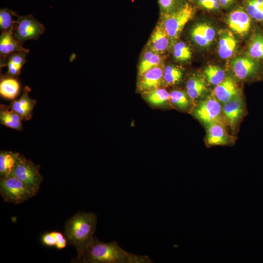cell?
<instances>
[{
	"mask_svg": "<svg viewBox=\"0 0 263 263\" xmlns=\"http://www.w3.org/2000/svg\"><path fill=\"white\" fill-rule=\"evenodd\" d=\"M161 64V58L159 54L151 49L146 51L143 54L139 63L138 75L139 76L146 71Z\"/></svg>",
	"mask_w": 263,
	"mask_h": 263,
	"instance_id": "26",
	"label": "cell"
},
{
	"mask_svg": "<svg viewBox=\"0 0 263 263\" xmlns=\"http://www.w3.org/2000/svg\"><path fill=\"white\" fill-rule=\"evenodd\" d=\"M193 113L205 127L215 123L227 125L223 113L222 104L212 94L199 101Z\"/></svg>",
	"mask_w": 263,
	"mask_h": 263,
	"instance_id": "5",
	"label": "cell"
},
{
	"mask_svg": "<svg viewBox=\"0 0 263 263\" xmlns=\"http://www.w3.org/2000/svg\"><path fill=\"white\" fill-rule=\"evenodd\" d=\"M170 99V94L165 89L157 88L150 91L147 100L154 105H161Z\"/></svg>",
	"mask_w": 263,
	"mask_h": 263,
	"instance_id": "29",
	"label": "cell"
},
{
	"mask_svg": "<svg viewBox=\"0 0 263 263\" xmlns=\"http://www.w3.org/2000/svg\"><path fill=\"white\" fill-rule=\"evenodd\" d=\"M22 118L9 106L1 104L0 106V124L10 128L20 131L22 130Z\"/></svg>",
	"mask_w": 263,
	"mask_h": 263,
	"instance_id": "23",
	"label": "cell"
},
{
	"mask_svg": "<svg viewBox=\"0 0 263 263\" xmlns=\"http://www.w3.org/2000/svg\"><path fill=\"white\" fill-rule=\"evenodd\" d=\"M173 54L174 58L179 61L190 60L192 52L189 47L183 41H177L173 46Z\"/></svg>",
	"mask_w": 263,
	"mask_h": 263,
	"instance_id": "31",
	"label": "cell"
},
{
	"mask_svg": "<svg viewBox=\"0 0 263 263\" xmlns=\"http://www.w3.org/2000/svg\"><path fill=\"white\" fill-rule=\"evenodd\" d=\"M10 176H14L38 189H39L43 181V177L39 171V167L23 155H21Z\"/></svg>",
	"mask_w": 263,
	"mask_h": 263,
	"instance_id": "9",
	"label": "cell"
},
{
	"mask_svg": "<svg viewBox=\"0 0 263 263\" xmlns=\"http://www.w3.org/2000/svg\"><path fill=\"white\" fill-rule=\"evenodd\" d=\"M222 8L228 9L234 5L237 0H218Z\"/></svg>",
	"mask_w": 263,
	"mask_h": 263,
	"instance_id": "38",
	"label": "cell"
},
{
	"mask_svg": "<svg viewBox=\"0 0 263 263\" xmlns=\"http://www.w3.org/2000/svg\"><path fill=\"white\" fill-rule=\"evenodd\" d=\"M162 14H169L183 6L185 0H158Z\"/></svg>",
	"mask_w": 263,
	"mask_h": 263,
	"instance_id": "33",
	"label": "cell"
},
{
	"mask_svg": "<svg viewBox=\"0 0 263 263\" xmlns=\"http://www.w3.org/2000/svg\"><path fill=\"white\" fill-rule=\"evenodd\" d=\"M38 190L14 176L0 179V193L5 202L22 203L35 196Z\"/></svg>",
	"mask_w": 263,
	"mask_h": 263,
	"instance_id": "3",
	"label": "cell"
},
{
	"mask_svg": "<svg viewBox=\"0 0 263 263\" xmlns=\"http://www.w3.org/2000/svg\"><path fill=\"white\" fill-rule=\"evenodd\" d=\"M15 23L10 30L1 33L0 36V60L6 58L9 55L17 52L24 51L29 53L30 50L22 47V44L15 40L13 33L15 29Z\"/></svg>",
	"mask_w": 263,
	"mask_h": 263,
	"instance_id": "16",
	"label": "cell"
},
{
	"mask_svg": "<svg viewBox=\"0 0 263 263\" xmlns=\"http://www.w3.org/2000/svg\"><path fill=\"white\" fill-rule=\"evenodd\" d=\"M153 263L151 259L146 255H140L131 253L129 263Z\"/></svg>",
	"mask_w": 263,
	"mask_h": 263,
	"instance_id": "36",
	"label": "cell"
},
{
	"mask_svg": "<svg viewBox=\"0 0 263 263\" xmlns=\"http://www.w3.org/2000/svg\"><path fill=\"white\" fill-rule=\"evenodd\" d=\"M183 77V72L178 67L167 65L164 68L163 81L168 85H174L181 81Z\"/></svg>",
	"mask_w": 263,
	"mask_h": 263,
	"instance_id": "28",
	"label": "cell"
},
{
	"mask_svg": "<svg viewBox=\"0 0 263 263\" xmlns=\"http://www.w3.org/2000/svg\"><path fill=\"white\" fill-rule=\"evenodd\" d=\"M245 110L244 101L241 93L222 104V111L225 120L233 133L244 116Z\"/></svg>",
	"mask_w": 263,
	"mask_h": 263,
	"instance_id": "10",
	"label": "cell"
},
{
	"mask_svg": "<svg viewBox=\"0 0 263 263\" xmlns=\"http://www.w3.org/2000/svg\"><path fill=\"white\" fill-rule=\"evenodd\" d=\"M30 91L29 87L25 86L21 97L17 100H13L9 106L22 118L23 120L27 121L31 119L37 103L35 99L29 96V93Z\"/></svg>",
	"mask_w": 263,
	"mask_h": 263,
	"instance_id": "14",
	"label": "cell"
},
{
	"mask_svg": "<svg viewBox=\"0 0 263 263\" xmlns=\"http://www.w3.org/2000/svg\"><path fill=\"white\" fill-rule=\"evenodd\" d=\"M226 23L231 31L242 37H245L253 32L254 22L243 6L233 9L226 17Z\"/></svg>",
	"mask_w": 263,
	"mask_h": 263,
	"instance_id": "8",
	"label": "cell"
},
{
	"mask_svg": "<svg viewBox=\"0 0 263 263\" xmlns=\"http://www.w3.org/2000/svg\"><path fill=\"white\" fill-rule=\"evenodd\" d=\"M230 66L235 78L240 80H255L263 76V61L247 54L232 59Z\"/></svg>",
	"mask_w": 263,
	"mask_h": 263,
	"instance_id": "6",
	"label": "cell"
},
{
	"mask_svg": "<svg viewBox=\"0 0 263 263\" xmlns=\"http://www.w3.org/2000/svg\"><path fill=\"white\" fill-rule=\"evenodd\" d=\"M27 52L19 51L9 55L6 58L0 60V67L7 66L8 70L5 75L12 77L18 76L20 70L26 62Z\"/></svg>",
	"mask_w": 263,
	"mask_h": 263,
	"instance_id": "19",
	"label": "cell"
},
{
	"mask_svg": "<svg viewBox=\"0 0 263 263\" xmlns=\"http://www.w3.org/2000/svg\"><path fill=\"white\" fill-rule=\"evenodd\" d=\"M131 254V253L122 249L116 241L104 243L94 237L78 262L129 263Z\"/></svg>",
	"mask_w": 263,
	"mask_h": 263,
	"instance_id": "2",
	"label": "cell"
},
{
	"mask_svg": "<svg viewBox=\"0 0 263 263\" xmlns=\"http://www.w3.org/2000/svg\"><path fill=\"white\" fill-rule=\"evenodd\" d=\"M194 14L193 7L187 2L171 13L162 14L161 22L169 37V49H172L177 42L184 26L192 18Z\"/></svg>",
	"mask_w": 263,
	"mask_h": 263,
	"instance_id": "4",
	"label": "cell"
},
{
	"mask_svg": "<svg viewBox=\"0 0 263 263\" xmlns=\"http://www.w3.org/2000/svg\"><path fill=\"white\" fill-rule=\"evenodd\" d=\"M195 4L202 9L211 12H218L222 8L218 0H193Z\"/></svg>",
	"mask_w": 263,
	"mask_h": 263,
	"instance_id": "34",
	"label": "cell"
},
{
	"mask_svg": "<svg viewBox=\"0 0 263 263\" xmlns=\"http://www.w3.org/2000/svg\"><path fill=\"white\" fill-rule=\"evenodd\" d=\"M19 91V83L15 77L5 75L1 77L0 94L2 97L13 100L18 95Z\"/></svg>",
	"mask_w": 263,
	"mask_h": 263,
	"instance_id": "24",
	"label": "cell"
},
{
	"mask_svg": "<svg viewBox=\"0 0 263 263\" xmlns=\"http://www.w3.org/2000/svg\"><path fill=\"white\" fill-rule=\"evenodd\" d=\"M21 154L11 151H1L0 153V176L6 177L11 175L19 162Z\"/></svg>",
	"mask_w": 263,
	"mask_h": 263,
	"instance_id": "22",
	"label": "cell"
},
{
	"mask_svg": "<svg viewBox=\"0 0 263 263\" xmlns=\"http://www.w3.org/2000/svg\"><path fill=\"white\" fill-rule=\"evenodd\" d=\"M54 235L56 240V248L57 249L64 248L67 244V240L64 235L61 232L54 231Z\"/></svg>",
	"mask_w": 263,
	"mask_h": 263,
	"instance_id": "37",
	"label": "cell"
},
{
	"mask_svg": "<svg viewBox=\"0 0 263 263\" xmlns=\"http://www.w3.org/2000/svg\"><path fill=\"white\" fill-rule=\"evenodd\" d=\"M225 126L218 123H212L207 126V143L209 146H224L233 143L235 138L228 133Z\"/></svg>",
	"mask_w": 263,
	"mask_h": 263,
	"instance_id": "12",
	"label": "cell"
},
{
	"mask_svg": "<svg viewBox=\"0 0 263 263\" xmlns=\"http://www.w3.org/2000/svg\"><path fill=\"white\" fill-rule=\"evenodd\" d=\"M13 33L14 39L21 44L29 39L37 40L45 31L44 26L31 14L22 16L17 14Z\"/></svg>",
	"mask_w": 263,
	"mask_h": 263,
	"instance_id": "7",
	"label": "cell"
},
{
	"mask_svg": "<svg viewBox=\"0 0 263 263\" xmlns=\"http://www.w3.org/2000/svg\"><path fill=\"white\" fill-rule=\"evenodd\" d=\"M246 54L263 61V31L257 27L252 33L247 45Z\"/></svg>",
	"mask_w": 263,
	"mask_h": 263,
	"instance_id": "21",
	"label": "cell"
},
{
	"mask_svg": "<svg viewBox=\"0 0 263 263\" xmlns=\"http://www.w3.org/2000/svg\"><path fill=\"white\" fill-rule=\"evenodd\" d=\"M96 224V214L84 211L76 213L65 223L64 235L69 244L76 249L78 262L94 239Z\"/></svg>",
	"mask_w": 263,
	"mask_h": 263,
	"instance_id": "1",
	"label": "cell"
},
{
	"mask_svg": "<svg viewBox=\"0 0 263 263\" xmlns=\"http://www.w3.org/2000/svg\"><path fill=\"white\" fill-rule=\"evenodd\" d=\"M164 68L162 64L146 71L140 76L138 89L141 92H150L158 88L164 84Z\"/></svg>",
	"mask_w": 263,
	"mask_h": 263,
	"instance_id": "11",
	"label": "cell"
},
{
	"mask_svg": "<svg viewBox=\"0 0 263 263\" xmlns=\"http://www.w3.org/2000/svg\"><path fill=\"white\" fill-rule=\"evenodd\" d=\"M41 242L43 244L49 247L55 246L56 245V240L54 231L47 232L42 235Z\"/></svg>",
	"mask_w": 263,
	"mask_h": 263,
	"instance_id": "35",
	"label": "cell"
},
{
	"mask_svg": "<svg viewBox=\"0 0 263 263\" xmlns=\"http://www.w3.org/2000/svg\"><path fill=\"white\" fill-rule=\"evenodd\" d=\"M237 43L232 32L227 29L220 31L218 45L220 57L223 59L231 57L237 49Z\"/></svg>",
	"mask_w": 263,
	"mask_h": 263,
	"instance_id": "17",
	"label": "cell"
},
{
	"mask_svg": "<svg viewBox=\"0 0 263 263\" xmlns=\"http://www.w3.org/2000/svg\"><path fill=\"white\" fill-rule=\"evenodd\" d=\"M189 98L188 94L181 91L173 90L170 93L171 102L182 110H186L188 108L190 104Z\"/></svg>",
	"mask_w": 263,
	"mask_h": 263,
	"instance_id": "32",
	"label": "cell"
},
{
	"mask_svg": "<svg viewBox=\"0 0 263 263\" xmlns=\"http://www.w3.org/2000/svg\"><path fill=\"white\" fill-rule=\"evenodd\" d=\"M17 12L6 7L0 10V29L1 33L10 30L15 22L14 17H16Z\"/></svg>",
	"mask_w": 263,
	"mask_h": 263,
	"instance_id": "30",
	"label": "cell"
},
{
	"mask_svg": "<svg viewBox=\"0 0 263 263\" xmlns=\"http://www.w3.org/2000/svg\"><path fill=\"white\" fill-rule=\"evenodd\" d=\"M149 45L150 49L159 54L169 49V37L161 22L154 29L151 36Z\"/></svg>",
	"mask_w": 263,
	"mask_h": 263,
	"instance_id": "18",
	"label": "cell"
},
{
	"mask_svg": "<svg viewBox=\"0 0 263 263\" xmlns=\"http://www.w3.org/2000/svg\"><path fill=\"white\" fill-rule=\"evenodd\" d=\"M240 93L235 79L227 75L220 84L215 87L212 94L223 104Z\"/></svg>",
	"mask_w": 263,
	"mask_h": 263,
	"instance_id": "15",
	"label": "cell"
},
{
	"mask_svg": "<svg viewBox=\"0 0 263 263\" xmlns=\"http://www.w3.org/2000/svg\"><path fill=\"white\" fill-rule=\"evenodd\" d=\"M207 82L205 75L194 74L188 79L186 88L190 99L196 100L201 97L207 91Z\"/></svg>",
	"mask_w": 263,
	"mask_h": 263,
	"instance_id": "20",
	"label": "cell"
},
{
	"mask_svg": "<svg viewBox=\"0 0 263 263\" xmlns=\"http://www.w3.org/2000/svg\"><path fill=\"white\" fill-rule=\"evenodd\" d=\"M243 7L255 22L263 26V0H243Z\"/></svg>",
	"mask_w": 263,
	"mask_h": 263,
	"instance_id": "25",
	"label": "cell"
},
{
	"mask_svg": "<svg viewBox=\"0 0 263 263\" xmlns=\"http://www.w3.org/2000/svg\"><path fill=\"white\" fill-rule=\"evenodd\" d=\"M204 73L207 83L215 86L220 84L226 76L225 71L215 65H207L205 67Z\"/></svg>",
	"mask_w": 263,
	"mask_h": 263,
	"instance_id": "27",
	"label": "cell"
},
{
	"mask_svg": "<svg viewBox=\"0 0 263 263\" xmlns=\"http://www.w3.org/2000/svg\"><path fill=\"white\" fill-rule=\"evenodd\" d=\"M190 35L193 41L199 46L206 48L213 42L216 32L212 26L207 22L198 23L191 28Z\"/></svg>",
	"mask_w": 263,
	"mask_h": 263,
	"instance_id": "13",
	"label": "cell"
}]
</instances>
